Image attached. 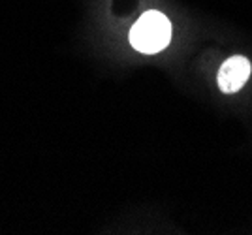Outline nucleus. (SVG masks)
<instances>
[{"mask_svg":"<svg viewBox=\"0 0 252 235\" xmlns=\"http://www.w3.org/2000/svg\"><path fill=\"white\" fill-rule=\"evenodd\" d=\"M249 75H251V62L245 57H231L220 66L217 81H219L222 92L231 94V92H237L239 88H243Z\"/></svg>","mask_w":252,"mask_h":235,"instance_id":"f03ea898","label":"nucleus"},{"mask_svg":"<svg viewBox=\"0 0 252 235\" xmlns=\"http://www.w3.org/2000/svg\"><path fill=\"white\" fill-rule=\"evenodd\" d=\"M171 40V23L160 11L143 13L130 30V43L141 53H158Z\"/></svg>","mask_w":252,"mask_h":235,"instance_id":"f257e3e1","label":"nucleus"}]
</instances>
